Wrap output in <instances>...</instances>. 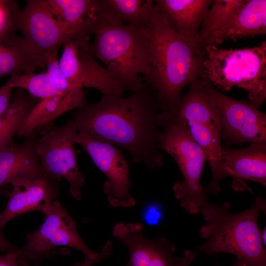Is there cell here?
I'll return each instance as SVG.
<instances>
[{"instance_id":"1","label":"cell","mask_w":266,"mask_h":266,"mask_svg":"<svg viewBox=\"0 0 266 266\" xmlns=\"http://www.w3.org/2000/svg\"><path fill=\"white\" fill-rule=\"evenodd\" d=\"M161 111L155 91L145 83L127 98L103 95L96 103L85 102L76 109L71 120L77 132L122 147L130 154L132 162L152 170L164 164L158 123Z\"/></svg>"},{"instance_id":"2","label":"cell","mask_w":266,"mask_h":266,"mask_svg":"<svg viewBox=\"0 0 266 266\" xmlns=\"http://www.w3.org/2000/svg\"><path fill=\"white\" fill-rule=\"evenodd\" d=\"M147 28L150 60L142 79L155 91L162 111L181 96L185 87L201 76L203 49L181 36L155 4Z\"/></svg>"},{"instance_id":"3","label":"cell","mask_w":266,"mask_h":266,"mask_svg":"<svg viewBox=\"0 0 266 266\" xmlns=\"http://www.w3.org/2000/svg\"><path fill=\"white\" fill-rule=\"evenodd\" d=\"M230 203L220 205L208 202L201 212L206 224L200 229L206 241L197 250L208 255L232 254L250 266H266V251L258 224L259 214L266 208V201L256 196L253 205L238 213L230 212Z\"/></svg>"},{"instance_id":"4","label":"cell","mask_w":266,"mask_h":266,"mask_svg":"<svg viewBox=\"0 0 266 266\" xmlns=\"http://www.w3.org/2000/svg\"><path fill=\"white\" fill-rule=\"evenodd\" d=\"M93 33L94 40L88 46L90 52L104 63L125 91L141 90L144 83L139 74H146L150 60L147 28L111 24L98 17Z\"/></svg>"},{"instance_id":"5","label":"cell","mask_w":266,"mask_h":266,"mask_svg":"<svg viewBox=\"0 0 266 266\" xmlns=\"http://www.w3.org/2000/svg\"><path fill=\"white\" fill-rule=\"evenodd\" d=\"M202 79L215 88L229 91L236 87L247 92L258 108L266 98V41L253 48L203 47Z\"/></svg>"},{"instance_id":"6","label":"cell","mask_w":266,"mask_h":266,"mask_svg":"<svg viewBox=\"0 0 266 266\" xmlns=\"http://www.w3.org/2000/svg\"><path fill=\"white\" fill-rule=\"evenodd\" d=\"M170 115L172 122L182 125L204 152L212 173L208 187L220 189L227 175L221 161L220 116L216 104L203 91L194 88L178 100Z\"/></svg>"},{"instance_id":"7","label":"cell","mask_w":266,"mask_h":266,"mask_svg":"<svg viewBox=\"0 0 266 266\" xmlns=\"http://www.w3.org/2000/svg\"><path fill=\"white\" fill-rule=\"evenodd\" d=\"M160 128L159 147L173 158L183 178L173 186L174 195L186 212L198 214L208 202L200 183L206 156L182 125L172 123Z\"/></svg>"},{"instance_id":"8","label":"cell","mask_w":266,"mask_h":266,"mask_svg":"<svg viewBox=\"0 0 266 266\" xmlns=\"http://www.w3.org/2000/svg\"><path fill=\"white\" fill-rule=\"evenodd\" d=\"M43 224L34 232L26 236V244L17 251L18 261L28 263L49 255L59 246H66L81 252L85 258L99 263L109 256L113 243L107 241L100 252L92 250L79 234L76 224L67 210L56 200L44 215Z\"/></svg>"},{"instance_id":"9","label":"cell","mask_w":266,"mask_h":266,"mask_svg":"<svg viewBox=\"0 0 266 266\" xmlns=\"http://www.w3.org/2000/svg\"><path fill=\"white\" fill-rule=\"evenodd\" d=\"M69 119L62 126L51 122L34 131V149L44 171L59 181L65 179L69 185V193L76 200L82 197L85 178L78 166L74 149L77 133Z\"/></svg>"},{"instance_id":"10","label":"cell","mask_w":266,"mask_h":266,"mask_svg":"<svg viewBox=\"0 0 266 266\" xmlns=\"http://www.w3.org/2000/svg\"><path fill=\"white\" fill-rule=\"evenodd\" d=\"M207 96L218 108L221 138L229 144L266 143V115L249 102L232 99L200 79Z\"/></svg>"},{"instance_id":"11","label":"cell","mask_w":266,"mask_h":266,"mask_svg":"<svg viewBox=\"0 0 266 266\" xmlns=\"http://www.w3.org/2000/svg\"><path fill=\"white\" fill-rule=\"evenodd\" d=\"M75 143L81 145L107 180L103 191L110 207L130 208L136 200L131 193L130 165L115 146L100 141L83 132H77Z\"/></svg>"},{"instance_id":"12","label":"cell","mask_w":266,"mask_h":266,"mask_svg":"<svg viewBox=\"0 0 266 266\" xmlns=\"http://www.w3.org/2000/svg\"><path fill=\"white\" fill-rule=\"evenodd\" d=\"M16 30L35 54L48 57L68 40H72L67 29L54 16L44 0H28L16 18Z\"/></svg>"},{"instance_id":"13","label":"cell","mask_w":266,"mask_h":266,"mask_svg":"<svg viewBox=\"0 0 266 266\" xmlns=\"http://www.w3.org/2000/svg\"><path fill=\"white\" fill-rule=\"evenodd\" d=\"M89 44L82 45L73 40L63 44L59 63L64 76L73 89L92 88L103 95L122 96L125 90L98 63L89 51Z\"/></svg>"},{"instance_id":"14","label":"cell","mask_w":266,"mask_h":266,"mask_svg":"<svg viewBox=\"0 0 266 266\" xmlns=\"http://www.w3.org/2000/svg\"><path fill=\"white\" fill-rule=\"evenodd\" d=\"M112 234L127 248L126 266H181L183 258L176 257L175 244L162 237L151 239L145 235L143 225L138 223H118Z\"/></svg>"},{"instance_id":"15","label":"cell","mask_w":266,"mask_h":266,"mask_svg":"<svg viewBox=\"0 0 266 266\" xmlns=\"http://www.w3.org/2000/svg\"><path fill=\"white\" fill-rule=\"evenodd\" d=\"M58 180L49 174L37 178H21L11 184L8 201L0 212V228L21 214L39 211L44 215L55 201L58 194Z\"/></svg>"},{"instance_id":"16","label":"cell","mask_w":266,"mask_h":266,"mask_svg":"<svg viewBox=\"0 0 266 266\" xmlns=\"http://www.w3.org/2000/svg\"><path fill=\"white\" fill-rule=\"evenodd\" d=\"M221 161L227 175L233 178L236 191L247 188L246 180L266 186V143H251L241 149H223Z\"/></svg>"},{"instance_id":"17","label":"cell","mask_w":266,"mask_h":266,"mask_svg":"<svg viewBox=\"0 0 266 266\" xmlns=\"http://www.w3.org/2000/svg\"><path fill=\"white\" fill-rule=\"evenodd\" d=\"M48 174L35 153L34 133L22 144L0 148V188L19 179L41 178Z\"/></svg>"},{"instance_id":"18","label":"cell","mask_w":266,"mask_h":266,"mask_svg":"<svg viewBox=\"0 0 266 266\" xmlns=\"http://www.w3.org/2000/svg\"><path fill=\"white\" fill-rule=\"evenodd\" d=\"M213 1L155 0L154 2L170 26L181 36L200 47L198 43L199 28Z\"/></svg>"},{"instance_id":"19","label":"cell","mask_w":266,"mask_h":266,"mask_svg":"<svg viewBox=\"0 0 266 266\" xmlns=\"http://www.w3.org/2000/svg\"><path fill=\"white\" fill-rule=\"evenodd\" d=\"M47 7L68 31L72 40L88 44L98 17L96 0H44Z\"/></svg>"},{"instance_id":"20","label":"cell","mask_w":266,"mask_h":266,"mask_svg":"<svg viewBox=\"0 0 266 266\" xmlns=\"http://www.w3.org/2000/svg\"><path fill=\"white\" fill-rule=\"evenodd\" d=\"M266 33V0H246L233 19L212 34L203 43L221 44L225 40L236 39Z\"/></svg>"},{"instance_id":"21","label":"cell","mask_w":266,"mask_h":266,"mask_svg":"<svg viewBox=\"0 0 266 266\" xmlns=\"http://www.w3.org/2000/svg\"><path fill=\"white\" fill-rule=\"evenodd\" d=\"M85 92L77 89L65 94L40 100L19 127L17 135L28 137L38 127L53 122L61 115L76 109L86 102Z\"/></svg>"},{"instance_id":"22","label":"cell","mask_w":266,"mask_h":266,"mask_svg":"<svg viewBox=\"0 0 266 266\" xmlns=\"http://www.w3.org/2000/svg\"><path fill=\"white\" fill-rule=\"evenodd\" d=\"M47 59L34 53L23 37L15 33L0 41V79L33 73L46 66Z\"/></svg>"},{"instance_id":"23","label":"cell","mask_w":266,"mask_h":266,"mask_svg":"<svg viewBox=\"0 0 266 266\" xmlns=\"http://www.w3.org/2000/svg\"><path fill=\"white\" fill-rule=\"evenodd\" d=\"M154 6V0H96V15L111 24L147 27Z\"/></svg>"},{"instance_id":"24","label":"cell","mask_w":266,"mask_h":266,"mask_svg":"<svg viewBox=\"0 0 266 266\" xmlns=\"http://www.w3.org/2000/svg\"><path fill=\"white\" fill-rule=\"evenodd\" d=\"M34 99L19 90L0 114V148L11 144L19 127L36 104Z\"/></svg>"},{"instance_id":"25","label":"cell","mask_w":266,"mask_h":266,"mask_svg":"<svg viewBox=\"0 0 266 266\" xmlns=\"http://www.w3.org/2000/svg\"><path fill=\"white\" fill-rule=\"evenodd\" d=\"M246 0L213 1L199 30L198 43L203 48L204 42L213 33L226 26L235 16Z\"/></svg>"},{"instance_id":"26","label":"cell","mask_w":266,"mask_h":266,"mask_svg":"<svg viewBox=\"0 0 266 266\" xmlns=\"http://www.w3.org/2000/svg\"><path fill=\"white\" fill-rule=\"evenodd\" d=\"M7 82L13 88L26 90L30 95L40 100L62 95L56 89L47 72L12 75Z\"/></svg>"},{"instance_id":"27","label":"cell","mask_w":266,"mask_h":266,"mask_svg":"<svg viewBox=\"0 0 266 266\" xmlns=\"http://www.w3.org/2000/svg\"><path fill=\"white\" fill-rule=\"evenodd\" d=\"M19 9L16 0H0V41L15 33Z\"/></svg>"},{"instance_id":"28","label":"cell","mask_w":266,"mask_h":266,"mask_svg":"<svg viewBox=\"0 0 266 266\" xmlns=\"http://www.w3.org/2000/svg\"><path fill=\"white\" fill-rule=\"evenodd\" d=\"M58 51H55L48 57L46 72L59 93L65 94L75 89H72L61 70L58 59Z\"/></svg>"},{"instance_id":"29","label":"cell","mask_w":266,"mask_h":266,"mask_svg":"<svg viewBox=\"0 0 266 266\" xmlns=\"http://www.w3.org/2000/svg\"><path fill=\"white\" fill-rule=\"evenodd\" d=\"M13 89L7 81L0 87V114L9 104Z\"/></svg>"},{"instance_id":"30","label":"cell","mask_w":266,"mask_h":266,"mask_svg":"<svg viewBox=\"0 0 266 266\" xmlns=\"http://www.w3.org/2000/svg\"><path fill=\"white\" fill-rule=\"evenodd\" d=\"M8 193L4 187L0 188V196L5 194L7 195ZM19 249L5 237L2 233V229L0 228V252H14L17 251Z\"/></svg>"},{"instance_id":"31","label":"cell","mask_w":266,"mask_h":266,"mask_svg":"<svg viewBox=\"0 0 266 266\" xmlns=\"http://www.w3.org/2000/svg\"><path fill=\"white\" fill-rule=\"evenodd\" d=\"M17 251L7 252L4 255H0V266H20Z\"/></svg>"},{"instance_id":"32","label":"cell","mask_w":266,"mask_h":266,"mask_svg":"<svg viewBox=\"0 0 266 266\" xmlns=\"http://www.w3.org/2000/svg\"><path fill=\"white\" fill-rule=\"evenodd\" d=\"M18 262L20 266H31L29 265L28 263L20 262L19 261H18ZM98 263L99 262L95 260L85 258V261L83 263L75 265L74 266H92L95 263Z\"/></svg>"},{"instance_id":"33","label":"cell","mask_w":266,"mask_h":266,"mask_svg":"<svg viewBox=\"0 0 266 266\" xmlns=\"http://www.w3.org/2000/svg\"><path fill=\"white\" fill-rule=\"evenodd\" d=\"M237 260L235 263L232 266H250L248 263L245 262L244 260L236 258Z\"/></svg>"},{"instance_id":"34","label":"cell","mask_w":266,"mask_h":266,"mask_svg":"<svg viewBox=\"0 0 266 266\" xmlns=\"http://www.w3.org/2000/svg\"><path fill=\"white\" fill-rule=\"evenodd\" d=\"M266 227L262 231H261V236L263 244L266 245Z\"/></svg>"}]
</instances>
